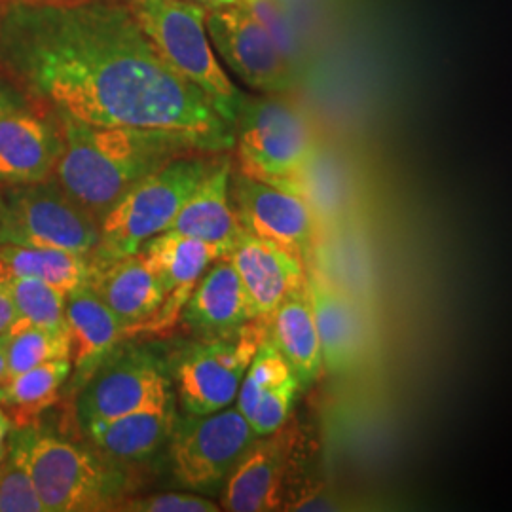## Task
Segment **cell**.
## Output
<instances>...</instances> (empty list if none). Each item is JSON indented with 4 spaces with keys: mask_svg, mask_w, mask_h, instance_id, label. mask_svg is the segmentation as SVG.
<instances>
[{
    "mask_svg": "<svg viewBox=\"0 0 512 512\" xmlns=\"http://www.w3.org/2000/svg\"><path fill=\"white\" fill-rule=\"evenodd\" d=\"M0 71L55 112L92 126L179 131L213 152L234 147V128L165 63L126 4H8Z\"/></svg>",
    "mask_w": 512,
    "mask_h": 512,
    "instance_id": "1",
    "label": "cell"
},
{
    "mask_svg": "<svg viewBox=\"0 0 512 512\" xmlns=\"http://www.w3.org/2000/svg\"><path fill=\"white\" fill-rule=\"evenodd\" d=\"M55 114L63 133V152L54 179L99 222L131 186L171 160L213 152L179 131L92 126Z\"/></svg>",
    "mask_w": 512,
    "mask_h": 512,
    "instance_id": "2",
    "label": "cell"
},
{
    "mask_svg": "<svg viewBox=\"0 0 512 512\" xmlns=\"http://www.w3.org/2000/svg\"><path fill=\"white\" fill-rule=\"evenodd\" d=\"M46 512L114 511L126 497V476L114 459L37 425L14 429Z\"/></svg>",
    "mask_w": 512,
    "mask_h": 512,
    "instance_id": "3",
    "label": "cell"
},
{
    "mask_svg": "<svg viewBox=\"0 0 512 512\" xmlns=\"http://www.w3.org/2000/svg\"><path fill=\"white\" fill-rule=\"evenodd\" d=\"M126 6L165 63L200 88L234 128L245 95L220 67L205 25L207 6L192 0H128Z\"/></svg>",
    "mask_w": 512,
    "mask_h": 512,
    "instance_id": "4",
    "label": "cell"
},
{
    "mask_svg": "<svg viewBox=\"0 0 512 512\" xmlns=\"http://www.w3.org/2000/svg\"><path fill=\"white\" fill-rule=\"evenodd\" d=\"M220 156V152H198L175 158L131 186L99 222V245L93 260L135 255L150 239L165 232Z\"/></svg>",
    "mask_w": 512,
    "mask_h": 512,
    "instance_id": "5",
    "label": "cell"
},
{
    "mask_svg": "<svg viewBox=\"0 0 512 512\" xmlns=\"http://www.w3.org/2000/svg\"><path fill=\"white\" fill-rule=\"evenodd\" d=\"M234 147L239 175L294 190H300L315 156L310 122L279 97H245L234 126Z\"/></svg>",
    "mask_w": 512,
    "mask_h": 512,
    "instance_id": "6",
    "label": "cell"
},
{
    "mask_svg": "<svg viewBox=\"0 0 512 512\" xmlns=\"http://www.w3.org/2000/svg\"><path fill=\"white\" fill-rule=\"evenodd\" d=\"M300 459V433L294 421H287L272 435L258 437L226 480L222 511L308 509L313 497L300 478Z\"/></svg>",
    "mask_w": 512,
    "mask_h": 512,
    "instance_id": "7",
    "label": "cell"
},
{
    "mask_svg": "<svg viewBox=\"0 0 512 512\" xmlns=\"http://www.w3.org/2000/svg\"><path fill=\"white\" fill-rule=\"evenodd\" d=\"M270 317L251 319L234 336L198 340L184 348L171 368L184 414H209L238 399L243 376L268 338Z\"/></svg>",
    "mask_w": 512,
    "mask_h": 512,
    "instance_id": "8",
    "label": "cell"
},
{
    "mask_svg": "<svg viewBox=\"0 0 512 512\" xmlns=\"http://www.w3.org/2000/svg\"><path fill=\"white\" fill-rule=\"evenodd\" d=\"M2 190L4 243L95 255L99 220L67 194L54 177Z\"/></svg>",
    "mask_w": 512,
    "mask_h": 512,
    "instance_id": "9",
    "label": "cell"
},
{
    "mask_svg": "<svg viewBox=\"0 0 512 512\" xmlns=\"http://www.w3.org/2000/svg\"><path fill=\"white\" fill-rule=\"evenodd\" d=\"M171 384V368L158 351L120 346L76 391L78 425L84 429L135 410L171 403L175 399Z\"/></svg>",
    "mask_w": 512,
    "mask_h": 512,
    "instance_id": "10",
    "label": "cell"
},
{
    "mask_svg": "<svg viewBox=\"0 0 512 512\" xmlns=\"http://www.w3.org/2000/svg\"><path fill=\"white\" fill-rule=\"evenodd\" d=\"M258 439L238 406L209 414H184L169 437L175 480L194 492L228 480L239 458Z\"/></svg>",
    "mask_w": 512,
    "mask_h": 512,
    "instance_id": "11",
    "label": "cell"
},
{
    "mask_svg": "<svg viewBox=\"0 0 512 512\" xmlns=\"http://www.w3.org/2000/svg\"><path fill=\"white\" fill-rule=\"evenodd\" d=\"M205 25L220 59L243 84L264 93L293 86V61L243 4L207 8Z\"/></svg>",
    "mask_w": 512,
    "mask_h": 512,
    "instance_id": "12",
    "label": "cell"
},
{
    "mask_svg": "<svg viewBox=\"0 0 512 512\" xmlns=\"http://www.w3.org/2000/svg\"><path fill=\"white\" fill-rule=\"evenodd\" d=\"M232 202L245 232L270 239L306 260L317 238L310 200L294 188L232 175Z\"/></svg>",
    "mask_w": 512,
    "mask_h": 512,
    "instance_id": "13",
    "label": "cell"
},
{
    "mask_svg": "<svg viewBox=\"0 0 512 512\" xmlns=\"http://www.w3.org/2000/svg\"><path fill=\"white\" fill-rule=\"evenodd\" d=\"M63 152L57 114L31 103L0 116V188L52 179Z\"/></svg>",
    "mask_w": 512,
    "mask_h": 512,
    "instance_id": "14",
    "label": "cell"
},
{
    "mask_svg": "<svg viewBox=\"0 0 512 512\" xmlns=\"http://www.w3.org/2000/svg\"><path fill=\"white\" fill-rule=\"evenodd\" d=\"M228 258L238 272L255 319L270 317L289 294L306 283V266L300 256L245 230Z\"/></svg>",
    "mask_w": 512,
    "mask_h": 512,
    "instance_id": "15",
    "label": "cell"
},
{
    "mask_svg": "<svg viewBox=\"0 0 512 512\" xmlns=\"http://www.w3.org/2000/svg\"><path fill=\"white\" fill-rule=\"evenodd\" d=\"M65 323L73 363L69 393L76 395L110 353L126 342V327L88 283L67 293Z\"/></svg>",
    "mask_w": 512,
    "mask_h": 512,
    "instance_id": "16",
    "label": "cell"
},
{
    "mask_svg": "<svg viewBox=\"0 0 512 512\" xmlns=\"http://www.w3.org/2000/svg\"><path fill=\"white\" fill-rule=\"evenodd\" d=\"M311 308L321 340L323 366L332 374H348L361 365L366 336L359 310L319 268L306 270Z\"/></svg>",
    "mask_w": 512,
    "mask_h": 512,
    "instance_id": "17",
    "label": "cell"
},
{
    "mask_svg": "<svg viewBox=\"0 0 512 512\" xmlns=\"http://www.w3.org/2000/svg\"><path fill=\"white\" fill-rule=\"evenodd\" d=\"M253 317L241 279L228 256L215 260L190 294L181 325L198 340L234 336Z\"/></svg>",
    "mask_w": 512,
    "mask_h": 512,
    "instance_id": "18",
    "label": "cell"
},
{
    "mask_svg": "<svg viewBox=\"0 0 512 512\" xmlns=\"http://www.w3.org/2000/svg\"><path fill=\"white\" fill-rule=\"evenodd\" d=\"M88 285L126 327V342L131 332L147 323L167 298L164 281L148 268L141 253L105 262L93 260Z\"/></svg>",
    "mask_w": 512,
    "mask_h": 512,
    "instance_id": "19",
    "label": "cell"
},
{
    "mask_svg": "<svg viewBox=\"0 0 512 512\" xmlns=\"http://www.w3.org/2000/svg\"><path fill=\"white\" fill-rule=\"evenodd\" d=\"M232 162L220 156L217 165L184 202L179 215L167 230L203 239L230 255L236 239L243 232L232 202Z\"/></svg>",
    "mask_w": 512,
    "mask_h": 512,
    "instance_id": "20",
    "label": "cell"
},
{
    "mask_svg": "<svg viewBox=\"0 0 512 512\" xmlns=\"http://www.w3.org/2000/svg\"><path fill=\"white\" fill-rule=\"evenodd\" d=\"M268 338L291 366L300 389L315 384L325 366L308 283L298 287L275 308L268 323Z\"/></svg>",
    "mask_w": 512,
    "mask_h": 512,
    "instance_id": "21",
    "label": "cell"
},
{
    "mask_svg": "<svg viewBox=\"0 0 512 512\" xmlns=\"http://www.w3.org/2000/svg\"><path fill=\"white\" fill-rule=\"evenodd\" d=\"M175 421V404L171 401L92 423L84 427V433L103 456L116 463H131L152 456L167 442Z\"/></svg>",
    "mask_w": 512,
    "mask_h": 512,
    "instance_id": "22",
    "label": "cell"
},
{
    "mask_svg": "<svg viewBox=\"0 0 512 512\" xmlns=\"http://www.w3.org/2000/svg\"><path fill=\"white\" fill-rule=\"evenodd\" d=\"M93 272V256L76 255L61 249L0 243V279L35 277L71 293L86 285Z\"/></svg>",
    "mask_w": 512,
    "mask_h": 512,
    "instance_id": "23",
    "label": "cell"
},
{
    "mask_svg": "<svg viewBox=\"0 0 512 512\" xmlns=\"http://www.w3.org/2000/svg\"><path fill=\"white\" fill-rule=\"evenodd\" d=\"M148 268L164 281L167 294L175 289H194L207 268L226 253L203 241L165 230L139 251Z\"/></svg>",
    "mask_w": 512,
    "mask_h": 512,
    "instance_id": "24",
    "label": "cell"
},
{
    "mask_svg": "<svg viewBox=\"0 0 512 512\" xmlns=\"http://www.w3.org/2000/svg\"><path fill=\"white\" fill-rule=\"evenodd\" d=\"M71 374V359H55L25 370L0 385V406L10 416L14 429L37 425L38 418L59 401Z\"/></svg>",
    "mask_w": 512,
    "mask_h": 512,
    "instance_id": "25",
    "label": "cell"
},
{
    "mask_svg": "<svg viewBox=\"0 0 512 512\" xmlns=\"http://www.w3.org/2000/svg\"><path fill=\"white\" fill-rule=\"evenodd\" d=\"M6 285L14 298L18 321L14 327H40L67 330L65 298L67 293L35 277H12Z\"/></svg>",
    "mask_w": 512,
    "mask_h": 512,
    "instance_id": "26",
    "label": "cell"
},
{
    "mask_svg": "<svg viewBox=\"0 0 512 512\" xmlns=\"http://www.w3.org/2000/svg\"><path fill=\"white\" fill-rule=\"evenodd\" d=\"M8 380L25 370L50 363L55 359H71V342L67 330L40 327H12L8 332ZM6 380V382H8Z\"/></svg>",
    "mask_w": 512,
    "mask_h": 512,
    "instance_id": "27",
    "label": "cell"
},
{
    "mask_svg": "<svg viewBox=\"0 0 512 512\" xmlns=\"http://www.w3.org/2000/svg\"><path fill=\"white\" fill-rule=\"evenodd\" d=\"M291 378H296L291 370L289 363L285 361V357L279 353V349L275 348L270 338H266L260 348L256 351L251 365L247 368L243 382L239 387L238 399L236 406L241 410V414L247 418H251L256 403L260 401V397L272 389L275 385L283 384Z\"/></svg>",
    "mask_w": 512,
    "mask_h": 512,
    "instance_id": "28",
    "label": "cell"
},
{
    "mask_svg": "<svg viewBox=\"0 0 512 512\" xmlns=\"http://www.w3.org/2000/svg\"><path fill=\"white\" fill-rule=\"evenodd\" d=\"M0 512H46L25 458L12 437L8 452L0 461Z\"/></svg>",
    "mask_w": 512,
    "mask_h": 512,
    "instance_id": "29",
    "label": "cell"
},
{
    "mask_svg": "<svg viewBox=\"0 0 512 512\" xmlns=\"http://www.w3.org/2000/svg\"><path fill=\"white\" fill-rule=\"evenodd\" d=\"M298 391H300L298 380L291 378L283 384L268 389L260 397V401L256 403L255 410L249 418V423H251L256 437L272 435L279 427H283L289 421Z\"/></svg>",
    "mask_w": 512,
    "mask_h": 512,
    "instance_id": "30",
    "label": "cell"
},
{
    "mask_svg": "<svg viewBox=\"0 0 512 512\" xmlns=\"http://www.w3.org/2000/svg\"><path fill=\"white\" fill-rule=\"evenodd\" d=\"M114 511L122 512H219V503L198 494L141 495V497H124Z\"/></svg>",
    "mask_w": 512,
    "mask_h": 512,
    "instance_id": "31",
    "label": "cell"
},
{
    "mask_svg": "<svg viewBox=\"0 0 512 512\" xmlns=\"http://www.w3.org/2000/svg\"><path fill=\"white\" fill-rule=\"evenodd\" d=\"M27 105H31V99L8 74L0 71V116Z\"/></svg>",
    "mask_w": 512,
    "mask_h": 512,
    "instance_id": "32",
    "label": "cell"
},
{
    "mask_svg": "<svg viewBox=\"0 0 512 512\" xmlns=\"http://www.w3.org/2000/svg\"><path fill=\"white\" fill-rule=\"evenodd\" d=\"M16 321H18V311H16L14 298L10 294L6 281L0 279V336L10 332Z\"/></svg>",
    "mask_w": 512,
    "mask_h": 512,
    "instance_id": "33",
    "label": "cell"
},
{
    "mask_svg": "<svg viewBox=\"0 0 512 512\" xmlns=\"http://www.w3.org/2000/svg\"><path fill=\"white\" fill-rule=\"evenodd\" d=\"M12 431H14V423L10 420V416L6 414V410L0 406V459L4 458L6 452H8Z\"/></svg>",
    "mask_w": 512,
    "mask_h": 512,
    "instance_id": "34",
    "label": "cell"
},
{
    "mask_svg": "<svg viewBox=\"0 0 512 512\" xmlns=\"http://www.w3.org/2000/svg\"><path fill=\"white\" fill-rule=\"evenodd\" d=\"M6 349H8V332L0 336V385L6 384V380H8V359H6Z\"/></svg>",
    "mask_w": 512,
    "mask_h": 512,
    "instance_id": "35",
    "label": "cell"
},
{
    "mask_svg": "<svg viewBox=\"0 0 512 512\" xmlns=\"http://www.w3.org/2000/svg\"><path fill=\"white\" fill-rule=\"evenodd\" d=\"M8 4H48V6H63V4H76V2H84V0H4Z\"/></svg>",
    "mask_w": 512,
    "mask_h": 512,
    "instance_id": "36",
    "label": "cell"
},
{
    "mask_svg": "<svg viewBox=\"0 0 512 512\" xmlns=\"http://www.w3.org/2000/svg\"><path fill=\"white\" fill-rule=\"evenodd\" d=\"M192 2H198V4L207 6V8H219V6H232V4H238L239 0H192Z\"/></svg>",
    "mask_w": 512,
    "mask_h": 512,
    "instance_id": "37",
    "label": "cell"
},
{
    "mask_svg": "<svg viewBox=\"0 0 512 512\" xmlns=\"http://www.w3.org/2000/svg\"><path fill=\"white\" fill-rule=\"evenodd\" d=\"M0 243H4V190L0 188Z\"/></svg>",
    "mask_w": 512,
    "mask_h": 512,
    "instance_id": "38",
    "label": "cell"
},
{
    "mask_svg": "<svg viewBox=\"0 0 512 512\" xmlns=\"http://www.w3.org/2000/svg\"><path fill=\"white\" fill-rule=\"evenodd\" d=\"M4 10H6V2H4V0H0V18H2Z\"/></svg>",
    "mask_w": 512,
    "mask_h": 512,
    "instance_id": "39",
    "label": "cell"
},
{
    "mask_svg": "<svg viewBox=\"0 0 512 512\" xmlns=\"http://www.w3.org/2000/svg\"><path fill=\"white\" fill-rule=\"evenodd\" d=\"M0 461H2V459H0Z\"/></svg>",
    "mask_w": 512,
    "mask_h": 512,
    "instance_id": "40",
    "label": "cell"
}]
</instances>
